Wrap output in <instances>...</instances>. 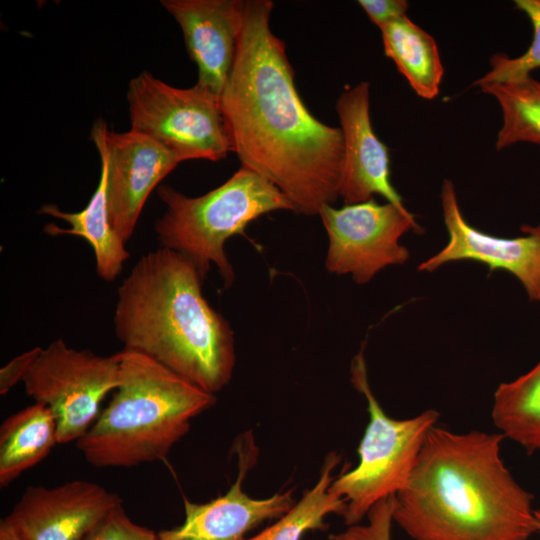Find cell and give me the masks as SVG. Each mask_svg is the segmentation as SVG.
Returning <instances> with one entry per match:
<instances>
[{
  "instance_id": "6da1fadb",
  "label": "cell",
  "mask_w": 540,
  "mask_h": 540,
  "mask_svg": "<svg viewBox=\"0 0 540 540\" xmlns=\"http://www.w3.org/2000/svg\"><path fill=\"white\" fill-rule=\"evenodd\" d=\"M273 7L270 0L245 1L220 105L241 166L274 184L294 212L313 216L339 197L343 136L315 118L299 96L285 44L270 28Z\"/></svg>"
},
{
  "instance_id": "7a4b0ae2",
  "label": "cell",
  "mask_w": 540,
  "mask_h": 540,
  "mask_svg": "<svg viewBox=\"0 0 540 540\" xmlns=\"http://www.w3.org/2000/svg\"><path fill=\"white\" fill-rule=\"evenodd\" d=\"M501 433L434 426L394 496L393 522L413 540H528L534 496L501 458Z\"/></svg>"
},
{
  "instance_id": "3957f363",
  "label": "cell",
  "mask_w": 540,
  "mask_h": 540,
  "mask_svg": "<svg viewBox=\"0 0 540 540\" xmlns=\"http://www.w3.org/2000/svg\"><path fill=\"white\" fill-rule=\"evenodd\" d=\"M202 278L183 255L160 247L142 255L117 289L115 335L202 390L229 384L233 331L202 294Z\"/></svg>"
},
{
  "instance_id": "277c9868",
  "label": "cell",
  "mask_w": 540,
  "mask_h": 540,
  "mask_svg": "<svg viewBox=\"0 0 540 540\" xmlns=\"http://www.w3.org/2000/svg\"><path fill=\"white\" fill-rule=\"evenodd\" d=\"M121 381L108 405L76 441L98 468L134 467L163 460L185 436L191 420L210 409L206 392L138 352H119Z\"/></svg>"
},
{
  "instance_id": "5b68a950",
  "label": "cell",
  "mask_w": 540,
  "mask_h": 540,
  "mask_svg": "<svg viewBox=\"0 0 540 540\" xmlns=\"http://www.w3.org/2000/svg\"><path fill=\"white\" fill-rule=\"evenodd\" d=\"M165 205L154 231L161 247L173 250L196 267L204 281L214 264L225 287L235 279L225 242L245 235L247 225L267 213L293 211L287 197L270 181L241 166L227 181L208 193L189 197L169 185L157 188Z\"/></svg>"
},
{
  "instance_id": "8992f818",
  "label": "cell",
  "mask_w": 540,
  "mask_h": 540,
  "mask_svg": "<svg viewBox=\"0 0 540 540\" xmlns=\"http://www.w3.org/2000/svg\"><path fill=\"white\" fill-rule=\"evenodd\" d=\"M351 382L366 399L369 422L358 446L357 466L335 478L329 488L345 500L342 517L347 527L360 524L374 505L404 488L440 417L434 409L408 419L389 417L369 385L363 348L352 361Z\"/></svg>"
},
{
  "instance_id": "52a82bcc",
  "label": "cell",
  "mask_w": 540,
  "mask_h": 540,
  "mask_svg": "<svg viewBox=\"0 0 540 540\" xmlns=\"http://www.w3.org/2000/svg\"><path fill=\"white\" fill-rule=\"evenodd\" d=\"M127 103L130 130L159 143L180 162L219 161L231 152L220 96L198 84L177 88L142 71L129 82Z\"/></svg>"
},
{
  "instance_id": "ba28073f",
  "label": "cell",
  "mask_w": 540,
  "mask_h": 540,
  "mask_svg": "<svg viewBox=\"0 0 540 540\" xmlns=\"http://www.w3.org/2000/svg\"><path fill=\"white\" fill-rule=\"evenodd\" d=\"M120 381L119 352L99 356L68 347L62 338L41 350L23 380L27 395L54 416L59 444L76 442L89 430Z\"/></svg>"
},
{
  "instance_id": "9c48e42d",
  "label": "cell",
  "mask_w": 540,
  "mask_h": 540,
  "mask_svg": "<svg viewBox=\"0 0 540 540\" xmlns=\"http://www.w3.org/2000/svg\"><path fill=\"white\" fill-rule=\"evenodd\" d=\"M329 238L326 269L351 274L357 284L368 283L380 270L403 264L409 251L399 243L409 230L422 233L413 215L374 198L334 208L324 205L319 214Z\"/></svg>"
},
{
  "instance_id": "30bf717a",
  "label": "cell",
  "mask_w": 540,
  "mask_h": 540,
  "mask_svg": "<svg viewBox=\"0 0 540 540\" xmlns=\"http://www.w3.org/2000/svg\"><path fill=\"white\" fill-rule=\"evenodd\" d=\"M91 138L107 164L110 223L126 243L151 192L181 162L151 138L133 130L111 131L102 119L93 124Z\"/></svg>"
},
{
  "instance_id": "8fae6325",
  "label": "cell",
  "mask_w": 540,
  "mask_h": 540,
  "mask_svg": "<svg viewBox=\"0 0 540 540\" xmlns=\"http://www.w3.org/2000/svg\"><path fill=\"white\" fill-rule=\"evenodd\" d=\"M444 223L449 235L446 246L423 261L419 271L433 272L453 261L485 264L490 271L504 270L523 285L530 301L540 302V225H523L524 236L503 238L484 233L464 218L450 180L441 188Z\"/></svg>"
},
{
  "instance_id": "7c38bea8",
  "label": "cell",
  "mask_w": 540,
  "mask_h": 540,
  "mask_svg": "<svg viewBox=\"0 0 540 540\" xmlns=\"http://www.w3.org/2000/svg\"><path fill=\"white\" fill-rule=\"evenodd\" d=\"M235 447L238 474L228 491L205 503L184 498L183 523L157 532L158 540H246L254 528L278 519L293 506L292 489L265 498H253L243 490L255 463V445L243 436Z\"/></svg>"
},
{
  "instance_id": "4fadbf2b",
  "label": "cell",
  "mask_w": 540,
  "mask_h": 540,
  "mask_svg": "<svg viewBox=\"0 0 540 540\" xmlns=\"http://www.w3.org/2000/svg\"><path fill=\"white\" fill-rule=\"evenodd\" d=\"M120 503L117 494L86 480L28 486L4 520L24 540H86Z\"/></svg>"
},
{
  "instance_id": "5bb4252c",
  "label": "cell",
  "mask_w": 540,
  "mask_h": 540,
  "mask_svg": "<svg viewBox=\"0 0 540 540\" xmlns=\"http://www.w3.org/2000/svg\"><path fill=\"white\" fill-rule=\"evenodd\" d=\"M369 88L368 82L347 87L336 102L344 145L339 197L345 204H356L378 194L407 210L391 183L388 148L372 128Z\"/></svg>"
},
{
  "instance_id": "9a60e30c",
  "label": "cell",
  "mask_w": 540,
  "mask_h": 540,
  "mask_svg": "<svg viewBox=\"0 0 540 540\" xmlns=\"http://www.w3.org/2000/svg\"><path fill=\"white\" fill-rule=\"evenodd\" d=\"M180 26L197 83L220 96L231 72L242 31L243 0H162Z\"/></svg>"
},
{
  "instance_id": "2e32d148",
  "label": "cell",
  "mask_w": 540,
  "mask_h": 540,
  "mask_svg": "<svg viewBox=\"0 0 540 540\" xmlns=\"http://www.w3.org/2000/svg\"><path fill=\"white\" fill-rule=\"evenodd\" d=\"M100 178L98 185L86 207L78 212H66L55 204H44L39 214L61 219L69 228H60L54 223L44 226V232L51 236L62 234L79 236L93 249L98 276L105 281L115 280L123 269L130 254L125 242L112 228L107 202V164L100 156Z\"/></svg>"
},
{
  "instance_id": "e0dca14e",
  "label": "cell",
  "mask_w": 540,
  "mask_h": 540,
  "mask_svg": "<svg viewBox=\"0 0 540 540\" xmlns=\"http://www.w3.org/2000/svg\"><path fill=\"white\" fill-rule=\"evenodd\" d=\"M57 443V425L48 407L35 402L7 417L0 427L1 488L42 461Z\"/></svg>"
},
{
  "instance_id": "ac0fdd59",
  "label": "cell",
  "mask_w": 540,
  "mask_h": 540,
  "mask_svg": "<svg viewBox=\"0 0 540 540\" xmlns=\"http://www.w3.org/2000/svg\"><path fill=\"white\" fill-rule=\"evenodd\" d=\"M385 55L396 65L414 92L434 99L444 68L435 39L403 15L380 28Z\"/></svg>"
},
{
  "instance_id": "d6986e66",
  "label": "cell",
  "mask_w": 540,
  "mask_h": 540,
  "mask_svg": "<svg viewBox=\"0 0 540 540\" xmlns=\"http://www.w3.org/2000/svg\"><path fill=\"white\" fill-rule=\"evenodd\" d=\"M491 417L504 438L529 455L540 452V360L527 373L497 387Z\"/></svg>"
},
{
  "instance_id": "ffe728a7",
  "label": "cell",
  "mask_w": 540,
  "mask_h": 540,
  "mask_svg": "<svg viewBox=\"0 0 540 540\" xmlns=\"http://www.w3.org/2000/svg\"><path fill=\"white\" fill-rule=\"evenodd\" d=\"M340 460V455L335 451L329 453L318 480L301 499L269 527L246 540H302L307 532L326 530V517L330 514L342 516L346 507L345 500L329 490Z\"/></svg>"
},
{
  "instance_id": "44dd1931",
  "label": "cell",
  "mask_w": 540,
  "mask_h": 540,
  "mask_svg": "<svg viewBox=\"0 0 540 540\" xmlns=\"http://www.w3.org/2000/svg\"><path fill=\"white\" fill-rule=\"evenodd\" d=\"M480 91L494 97L502 112V125L495 143L497 150L521 142L540 145V81L529 76L515 82L488 85Z\"/></svg>"
},
{
  "instance_id": "7402d4cb",
  "label": "cell",
  "mask_w": 540,
  "mask_h": 540,
  "mask_svg": "<svg viewBox=\"0 0 540 540\" xmlns=\"http://www.w3.org/2000/svg\"><path fill=\"white\" fill-rule=\"evenodd\" d=\"M516 7L530 20L533 38L528 49L518 57L504 53L494 54L490 59V70L477 79L473 86L479 89L492 84L523 80L540 68V0H516Z\"/></svg>"
},
{
  "instance_id": "603a6c76",
  "label": "cell",
  "mask_w": 540,
  "mask_h": 540,
  "mask_svg": "<svg viewBox=\"0 0 540 540\" xmlns=\"http://www.w3.org/2000/svg\"><path fill=\"white\" fill-rule=\"evenodd\" d=\"M86 540H158L152 529L133 522L123 504L113 507L91 531Z\"/></svg>"
},
{
  "instance_id": "cb8c5ba5",
  "label": "cell",
  "mask_w": 540,
  "mask_h": 540,
  "mask_svg": "<svg viewBox=\"0 0 540 540\" xmlns=\"http://www.w3.org/2000/svg\"><path fill=\"white\" fill-rule=\"evenodd\" d=\"M394 496L386 498L372 507L366 524L348 526L345 530L331 534L330 540H392Z\"/></svg>"
},
{
  "instance_id": "d4e9b609",
  "label": "cell",
  "mask_w": 540,
  "mask_h": 540,
  "mask_svg": "<svg viewBox=\"0 0 540 540\" xmlns=\"http://www.w3.org/2000/svg\"><path fill=\"white\" fill-rule=\"evenodd\" d=\"M42 348L35 347L13 359L0 369V394L6 395L19 381H23Z\"/></svg>"
},
{
  "instance_id": "484cf974",
  "label": "cell",
  "mask_w": 540,
  "mask_h": 540,
  "mask_svg": "<svg viewBox=\"0 0 540 540\" xmlns=\"http://www.w3.org/2000/svg\"><path fill=\"white\" fill-rule=\"evenodd\" d=\"M358 4L379 29L406 15L408 9V2L405 0H359Z\"/></svg>"
},
{
  "instance_id": "4316f807",
  "label": "cell",
  "mask_w": 540,
  "mask_h": 540,
  "mask_svg": "<svg viewBox=\"0 0 540 540\" xmlns=\"http://www.w3.org/2000/svg\"><path fill=\"white\" fill-rule=\"evenodd\" d=\"M0 540H24L4 519L0 521Z\"/></svg>"
},
{
  "instance_id": "83f0119b",
  "label": "cell",
  "mask_w": 540,
  "mask_h": 540,
  "mask_svg": "<svg viewBox=\"0 0 540 540\" xmlns=\"http://www.w3.org/2000/svg\"><path fill=\"white\" fill-rule=\"evenodd\" d=\"M535 516L538 521V533H540V509L535 510Z\"/></svg>"
}]
</instances>
